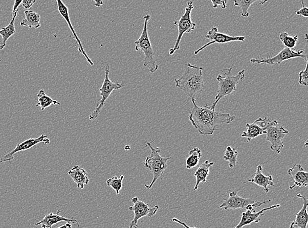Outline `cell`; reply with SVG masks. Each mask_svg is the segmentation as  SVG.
I'll list each match as a JSON object with an SVG mask.
<instances>
[{
  "label": "cell",
  "mask_w": 308,
  "mask_h": 228,
  "mask_svg": "<svg viewBox=\"0 0 308 228\" xmlns=\"http://www.w3.org/2000/svg\"><path fill=\"white\" fill-rule=\"evenodd\" d=\"M47 137V135L42 134L36 138H30L29 140H25V141L18 144L10 153L1 156L0 157V163L13 160L14 155L15 153L20 151L28 150V149H31V147L36 146L37 144H40V143H43L44 145L50 144V140Z\"/></svg>",
  "instance_id": "obj_12"
},
{
  "label": "cell",
  "mask_w": 308,
  "mask_h": 228,
  "mask_svg": "<svg viewBox=\"0 0 308 228\" xmlns=\"http://www.w3.org/2000/svg\"><path fill=\"white\" fill-rule=\"evenodd\" d=\"M61 211L58 210L56 214L50 213L44 216L43 219L40 222H37L35 225H41L42 228H52L53 225L57 224L58 223L65 222L69 224H76L78 227H80V224L78 221L73 219V218H67L59 215Z\"/></svg>",
  "instance_id": "obj_16"
},
{
  "label": "cell",
  "mask_w": 308,
  "mask_h": 228,
  "mask_svg": "<svg viewBox=\"0 0 308 228\" xmlns=\"http://www.w3.org/2000/svg\"><path fill=\"white\" fill-rule=\"evenodd\" d=\"M305 64V67L304 71H301L299 73V80L298 83L302 86H307L308 84V73H307V61Z\"/></svg>",
  "instance_id": "obj_31"
},
{
  "label": "cell",
  "mask_w": 308,
  "mask_h": 228,
  "mask_svg": "<svg viewBox=\"0 0 308 228\" xmlns=\"http://www.w3.org/2000/svg\"><path fill=\"white\" fill-rule=\"evenodd\" d=\"M37 98H38V102L36 103V107H40L41 110H44L46 108L53 105H61V103L47 95L44 89H40L38 92Z\"/></svg>",
  "instance_id": "obj_25"
},
{
  "label": "cell",
  "mask_w": 308,
  "mask_h": 228,
  "mask_svg": "<svg viewBox=\"0 0 308 228\" xmlns=\"http://www.w3.org/2000/svg\"><path fill=\"white\" fill-rule=\"evenodd\" d=\"M57 228H72L71 224H69V223H67L66 224L62 225L61 226L58 227Z\"/></svg>",
  "instance_id": "obj_38"
},
{
  "label": "cell",
  "mask_w": 308,
  "mask_h": 228,
  "mask_svg": "<svg viewBox=\"0 0 308 228\" xmlns=\"http://www.w3.org/2000/svg\"><path fill=\"white\" fill-rule=\"evenodd\" d=\"M296 197L303 200V206L300 211L296 214L295 220L291 222L290 228H307L308 199L300 193L296 195Z\"/></svg>",
  "instance_id": "obj_19"
},
{
  "label": "cell",
  "mask_w": 308,
  "mask_h": 228,
  "mask_svg": "<svg viewBox=\"0 0 308 228\" xmlns=\"http://www.w3.org/2000/svg\"><path fill=\"white\" fill-rule=\"evenodd\" d=\"M297 57L304 59L305 61H307V54H305L304 50L296 51L295 49H289V48H284L274 57L269 56L262 59H251L250 60V62L252 64H268L273 65L274 64H280L282 62L297 58Z\"/></svg>",
  "instance_id": "obj_9"
},
{
  "label": "cell",
  "mask_w": 308,
  "mask_h": 228,
  "mask_svg": "<svg viewBox=\"0 0 308 228\" xmlns=\"http://www.w3.org/2000/svg\"><path fill=\"white\" fill-rule=\"evenodd\" d=\"M189 153V155L186 159V169H191L198 165L202 156V151L198 147H194Z\"/></svg>",
  "instance_id": "obj_26"
},
{
  "label": "cell",
  "mask_w": 308,
  "mask_h": 228,
  "mask_svg": "<svg viewBox=\"0 0 308 228\" xmlns=\"http://www.w3.org/2000/svg\"><path fill=\"white\" fill-rule=\"evenodd\" d=\"M193 109L189 112V121L201 135H211L222 124L232 123L235 117L234 115L216 111L210 107H199L195 99H192Z\"/></svg>",
  "instance_id": "obj_1"
},
{
  "label": "cell",
  "mask_w": 308,
  "mask_h": 228,
  "mask_svg": "<svg viewBox=\"0 0 308 228\" xmlns=\"http://www.w3.org/2000/svg\"><path fill=\"white\" fill-rule=\"evenodd\" d=\"M23 0H15L14 2L13 8V14L15 13L17 11H18V7L20 6L22 3Z\"/></svg>",
  "instance_id": "obj_35"
},
{
  "label": "cell",
  "mask_w": 308,
  "mask_h": 228,
  "mask_svg": "<svg viewBox=\"0 0 308 228\" xmlns=\"http://www.w3.org/2000/svg\"><path fill=\"white\" fill-rule=\"evenodd\" d=\"M238 151L232 147H227L224 155V159L229 162V167L233 169L236 167L237 163Z\"/></svg>",
  "instance_id": "obj_27"
},
{
  "label": "cell",
  "mask_w": 308,
  "mask_h": 228,
  "mask_svg": "<svg viewBox=\"0 0 308 228\" xmlns=\"http://www.w3.org/2000/svg\"><path fill=\"white\" fill-rule=\"evenodd\" d=\"M211 2L213 5V8L221 7V8L223 9L226 8L227 4H228V1H225V0H212Z\"/></svg>",
  "instance_id": "obj_32"
},
{
  "label": "cell",
  "mask_w": 308,
  "mask_h": 228,
  "mask_svg": "<svg viewBox=\"0 0 308 228\" xmlns=\"http://www.w3.org/2000/svg\"><path fill=\"white\" fill-rule=\"evenodd\" d=\"M131 202H133L134 206L129 207V210L134 212V217L129 225V228H138V222L141 218L145 216L152 217L156 215L159 209L158 206L150 207L145 202L140 201L138 197H134Z\"/></svg>",
  "instance_id": "obj_10"
},
{
  "label": "cell",
  "mask_w": 308,
  "mask_h": 228,
  "mask_svg": "<svg viewBox=\"0 0 308 228\" xmlns=\"http://www.w3.org/2000/svg\"><path fill=\"white\" fill-rule=\"evenodd\" d=\"M109 73L110 66L108 64H106L105 68V78H104V81L101 88L99 89L101 99L99 101V104L95 108L94 111L90 115L89 119L90 121H94V120L98 118L102 109H103L104 105H105V101L109 98L113 91L117 90V89L124 87V84H121V83L118 82H114L112 80H111Z\"/></svg>",
  "instance_id": "obj_7"
},
{
  "label": "cell",
  "mask_w": 308,
  "mask_h": 228,
  "mask_svg": "<svg viewBox=\"0 0 308 228\" xmlns=\"http://www.w3.org/2000/svg\"><path fill=\"white\" fill-rule=\"evenodd\" d=\"M203 67L190 63L185 64L182 77L175 79V86L182 89L190 98L194 99L199 94L202 93L204 87Z\"/></svg>",
  "instance_id": "obj_2"
},
{
  "label": "cell",
  "mask_w": 308,
  "mask_h": 228,
  "mask_svg": "<svg viewBox=\"0 0 308 228\" xmlns=\"http://www.w3.org/2000/svg\"><path fill=\"white\" fill-rule=\"evenodd\" d=\"M36 3L35 0H23L22 6L25 9L31 8L32 5Z\"/></svg>",
  "instance_id": "obj_34"
},
{
  "label": "cell",
  "mask_w": 308,
  "mask_h": 228,
  "mask_svg": "<svg viewBox=\"0 0 308 228\" xmlns=\"http://www.w3.org/2000/svg\"><path fill=\"white\" fill-rule=\"evenodd\" d=\"M94 6L96 7H100L103 4V2L99 1V0H95Z\"/></svg>",
  "instance_id": "obj_37"
},
{
  "label": "cell",
  "mask_w": 308,
  "mask_h": 228,
  "mask_svg": "<svg viewBox=\"0 0 308 228\" xmlns=\"http://www.w3.org/2000/svg\"><path fill=\"white\" fill-rule=\"evenodd\" d=\"M245 77V70L240 71L237 75H233L232 68L223 69L220 71L217 77L218 82V90H217L215 101L210 106V109L215 110L217 103L224 97L232 94L237 90L238 83L243 81Z\"/></svg>",
  "instance_id": "obj_3"
},
{
  "label": "cell",
  "mask_w": 308,
  "mask_h": 228,
  "mask_svg": "<svg viewBox=\"0 0 308 228\" xmlns=\"http://www.w3.org/2000/svg\"><path fill=\"white\" fill-rule=\"evenodd\" d=\"M68 174L73 179L74 183L76 184L78 188L83 190L85 186L89 183L90 179L88 178L86 171L78 165H76L69 170Z\"/></svg>",
  "instance_id": "obj_20"
},
{
  "label": "cell",
  "mask_w": 308,
  "mask_h": 228,
  "mask_svg": "<svg viewBox=\"0 0 308 228\" xmlns=\"http://www.w3.org/2000/svg\"><path fill=\"white\" fill-rule=\"evenodd\" d=\"M280 207L279 204H274V206L267 207V208H264L261 209L259 212H255L254 211H247L242 213L241 220L240 222L238 223L237 225L234 228H243L245 225H248L252 224V223H258L260 221V216L263 215L264 212L271 210L275 208H279Z\"/></svg>",
  "instance_id": "obj_17"
},
{
  "label": "cell",
  "mask_w": 308,
  "mask_h": 228,
  "mask_svg": "<svg viewBox=\"0 0 308 228\" xmlns=\"http://www.w3.org/2000/svg\"><path fill=\"white\" fill-rule=\"evenodd\" d=\"M254 202L255 201L254 200L238 196L237 191H234L229 193L228 199H225L219 208H224L225 210H237L238 209H245L249 204H253Z\"/></svg>",
  "instance_id": "obj_14"
},
{
  "label": "cell",
  "mask_w": 308,
  "mask_h": 228,
  "mask_svg": "<svg viewBox=\"0 0 308 228\" xmlns=\"http://www.w3.org/2000/svg\"><path fill=\"white\" fill-rule=\"evenodd\" d=\"M17 13L18 11L13 14L12 20H11L8 26L0 29V35L2 37V42H0V51L3 50L6 47L7 41L8 40V39L16 33L15 20Z\"/></svg>",
  "instance_id": "obj_23"
},
{
  "label": "cell",
  "mask_w": 308,
  "mask_h": 228,
  "mask_svg": "<svg viewBox=\"0 0 308 228\" xmlns=\"http://www.w3.org/2000/svg\"><path fill=\"white\" fill-rule=\"evenodd\" d=\"M279 39L284 47L289 49H295L298 38V35L290 36L287 32H282L280 34Z\"/></svg>",
  "instance_id": "obj_28"
},
{
  "label": "cell",
  "mask_w": 308,
  "mask_h": 228,
  "mask_svg": "<svg viewBox=\"0 0 308 228\" xmlns=\"http://www.w3.org/2000/svg\"><path fill=\"white\" fill-rule=\"evenodd\" d=\"M57 4L59 13L61 14L62 18L66 20L67 24L69 25V29H71L72 34H73V38L75 39V40L76 41V42L78 43V51H79V52L81 53V54L84 55L85 59H86V61H87V63H89L90 65H94V62L92 61V59L90 58L89 56H88L87 55L86 52H85L84 46L82 45V41H81L80 38H78L77 34L76 33L75 29H74L73 25H72L70 15H69L68 7H67L66 5L63 3V2L61 1V0H57Z\"/></svg>",
  "instance_id": "obj_13"
},
{
  "label": "cell",
  "mask_w": 308,
  "mask_h": 228,
  "mask_svg": "<svg viewBox=\"0 0 308 228\" xmlns=\"http://www.w3.org/2000/svg\"><path fill=\"white\" fill-rule=\"evenodd\" d=\"M146 146L149 147L151 153L150 156H147L145 161L144 165L146 169L150 170L153 175L152 180L149 185H145V187L147 190H150L153 186L154 184L157 181L160 177L163 176L164 171L168 167L167 162L170 160L171 156L169 157H163L160 155L161 149L159 147H153L152 146L151 143H146Z\"/></svg>",
  "instance_id": "obj_5"
},
{
  "label": "cell",
  "mask_w": 308,
  "mask_h": 228,
  "mask_svg": "<svg viewBox=\"0 0 308 228\" xmlns=\"http://www.w3.org/2000/svg\"><path fill=\"white\" fill-rule=\"evenodd\" d=\"M288 174L294 179L293 186H289L290 190L296 187H307L308 186V173L305 172L300 164H295L288 170Z\"/></svg>",
  "instance_id": "obj_15"
},
{
  "label": "cell",
  "mask_w": 308,
  "mask_h": 228,
  "mask_svg": "<svg viewBox=\"0 0 308 228\" xmlns=\"http://www.w3.org/2000/svg\"><path fill=\"white\" fill-rule=\"evenodd\" d=\"M257 0H249V1H245V0H235L234 1V6L241 9V15L243 17H249L250 13L249 9L251 8L253 4L257 2Z\"/></svg>",
  "instance_id": "obj_29"
},
{
  "label": "cell",
  "mask_w": 308,
  "mask_h": 228,
  "mask_svg": "<svg viewBox=\"0 0 308 228\" xmlns=\"http://www.w3.org/2000/svg\"><path fill=\"white\" fill-rule=\"evenodd\" d=\"M25 18H23L20 25L22 27H29L30 29H38L41 27L40 15L34 11H25Z\"/></svg>",
  "instance_id": "obj_22"
},
{
  "label": "cell",
  "mask_w": 308,
  "mask_h": 228,
  "mask_svg": "<svg viewBox=\"0 0 308 228\" xmlns=\"http://www.w3.org/2000/svg\"><path fill=\"white\" fill-rule=\"evenodd\" d=\"M172 222L178 223V224L182 225L183 226H184L185 228H196V227H190L189 226V225H187L186 224H185V222H182V221H180V220H178V218H172Z\"/></svg>",
  "instance_id": "obj_36"
},
{
  "label": "cell",
  "mask_w": 308,
  "mask_h": 228,
  "mask_svg": "<svg viewBox=\"0 0 308 228\" xmlns=\"http://www.w3.org/2000/svg\"><path fill=\"white\" fill-rule=\"evenodd\" d=\"M214 164V162H209L208 161H206L196 170L195 173L194 174V176L196 177V184L194 188V191L198 190L199 184L201 183H207V178L210 173V167Z\"/></svg>",
  "instance_id": "obj_21"
},
{
  "label": "cell",
  "mask_w": 308,
  "mask_h": 228,
  "mask_svg": "<svg viewBox=\"0 0 308 228\" xmlns=\"http://www.w3.org/2000/svg\"><path fill=\"white\" fill-rule=\"evenodd\" d=\"M193 8V2L192 1L187 2L184 15L181 17L180 20H175L173 22V25L178 28V36L175 45L172 48H171L169 54H174L176 51L180 50L181 40L185 33H190L195 29L196 24L192 21L191 19V12Z\"/></svg>",
  "instance_id": "obj_6"
},
{
  "label": "cell",
  "mask_w": 308,
  "mask_h": 228,
  "mask_svg": "<svg viewBox=\"0 0 308 228\" xmlns=\"http://www.w3.org/2000/svg\"><path fill=\"white\" fill-rule=\"evenodd\" d=\"M262 167L261 165H258L257 167L256 171L254 175V178L250 179L247 178V183H254L257 186L263 188L264 192L268 193L270 192V189L268 186H273L274 187L275 184L273 181V176L272 175L269 176H264L262 173Z\"/></svg>",
  "instance_id": "obj_18"
},
{
  "label": "cell",
  "mask_w": 308,
  "mask_h": 228,
  "mask_svg": "<svg viewBox=\"0 0 308 228\" xmlns=\"http://www.w3.org/2000/svg\"><path fill=\"white\" fill-rule=\"evenodd\" d=\"M279 123L276 120L271 122L266 128V140L270 143V149L275 153L279 154L284 147L283 140L289 134V131L282 126H278Z\"/></svg>",
  "instance_id": "obj_8"
},
{
  "label": "cell",
  "mask_w": 308,
  "mask_h": 228,
  "mask_svg": "<svg viewBox=\"0 0 308 228\" xmlns=\"http://www.w3.org/2000/svg\"><path fill=\"white\" fill-rule=\"evenodd\" d=\"M124 178V176L123 175H121L120 178L117 176H113L112 178L108 179L106 180V186L112 188L115 191L117 195H119L120 190H122V181H123Z\"/></svg>",
  "instance_id": "obj_30"
},
{
  "label": "cell",
  "mask_w": 308,
  "mask_h": 228,
  "mask_svg": "<svg viewBox=\"0 0 308 228\" xmlns=\"http://www.w3.org/2000/svg\"><path fill=\"white\" fill-rule=\"evenodd\" d=\"M206 38L210 40L209 42L206 43L205 45L196 50L194 53V55H197L201 51L205 49L206 48L208 47L210 45L214 44V43H226L232 42V41H240V42H243V41L246 40V37L245 36H231L228 35V34L221 33V32H218V29L216 27H213L208 32V34L206 36Z\"/></svg>",
  "instance_id": "obj_11"
},
{
  "label": "cell",
  "mask_w": 308,
  "mask_h": 228,
  "mask_svg": "<svg viewBox=\"0 0 308 228\" xmlns=\"http://www.w3.org/2000/svg\"><path fill=\"white\" fill-rule=\"evenodd\" d=\"M246 127L247 130L243 132L241 138H247V142H250L254 138L266 133V128H261L258 124L254 123L252 124L247 123Z\"/></svg>",
  "instance_id": "obj_24"
},
{
  "label": "cell",
  "mask_w": 308,
  "mask_h": 228,
  "mask_svg": "<svg viewBox=\"0 0 308 228\" xmlns=\"http://www.w3.org/2000/svg\"><path fill=\"white\" fill-rule=\"evenodd\" d=\"M302 8L296 11V15L302 16L303 17H308V8L305 7L304 2H302Z\"/></svg>",
  "instance_id": "obj_33"
},
{
  "label": "cell",
  "mask_w": 308,
  "mask_h": 228,
  "mask_svg": "<svg viewBox=\"0 0 308 228\" xmlns=\"http://www.w3.org/2000/svg\"><path fill=\"white\" fill-rule=\"evenodd\" d=\"M150 18H151V16L150 15H145L143 17L144 25H143V31L140 38L134 42V45H135L136 51H141L144 54L143 66L149 69L150 73L153 74L158 70L159 65L155 59L153 48H152L149 34H148V22Z\"/></svg>",
  "instance_id": "obj_4"
},
{
  "label": "cell",
  "mask_w": 308,
  "mask_h": 228,
  "mask_svg": "<svg viewBox=\"0 0 308 228\" xmlns=\"http://www.w3.org/2000/svg\"><path fill=\"white\" fill-rule=\"evenodd\" d=\"M1 61H2V60H1V59H0V62H1Z\"/></svg>",
  "instance_id": "obj_39"
}]
</instances>
